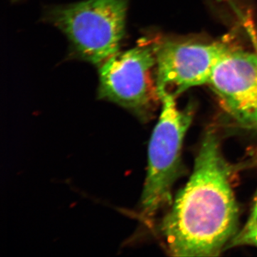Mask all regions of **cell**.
Instances as JSON below:
<instances>
[{
    "instance_id": "cell-1",
    "label": "cell",
    "mask_w": 257,
    "mask_h": 257,
    "mask_svg": "<svg viewBox=\"0 0 257 257\" xmlns=\"http://www.w3.org/2000/svg\"><path fill=\"white\" fill-rule=\"evenodd\" d=\"M230 177L217 138L209 132L203 139L190 178L161 224L171 255L217 256L234 237L238 207Z\"/></svg>"
},
{
    "instance_id": "cell-2",
    "label": "cell",
    "mask_w": 257,
    "mask_h": 257,
    "mask_svg": "<svg viewBox=\"0 0 257 257\" xmlns=\"http://www.w3.org/2000/svg\"><path fill=\"white\" fill-rule=\"evenodd\" d=\"M128 4V0H84L52 8L45 18L67 36L81 59L100 66L119 51Z\"/></svg>"
},
{
    "instance_id": "cell-3",
    "label": "cell",
    "mask_w": 257,
    "mask_h": 257,
    "mask_svg": "<svg viewBox=\"0 0 257 257\" xmlns=\"http://www.w3.org/2000/svg\"><path fill=\"white\" fill-rule=\"evenodd\" d=\"M175 96L160 94L162 110L149 145L148 169L140 207V218L147 225L170 205L172 187L180 172L184 137L192 122V113L179 109Z\"/></svg>"
},
{
    "instance_id": "cell-4",
    "label": "cell",
    "mask_w": 257,
    "mask_h": 257,
    "mask_svg": "<svg viewBox=\"0 0 257 257\" xmlns=\"http://www.w3.org/2000/svg\"><path fill=\"white\" fill-rule=\"evenodd\" d=\"M156 65V45L143 44L119 51L99 66L98 97L147 121L160 101L153 79Z\"/></svg>"
},
{
    "instance_id": "cell-5",
    "label": "cell",
    "mask_w": 257,
    "mask_h": 257,
    "mask_svg": "<svg viewBox=\"0 0 257 257\" xmlns=\"http://www.w3.org/2000/svg\"><path fill=\"white\" fill-rule=\"evenodd\" d=\"M228 47L223 44L165 42L156 45L159 96H177L189 88L209 84L216 64Z\"/></svg>"
},
{
    "instance_id": "cell-6",
    "label": "cell",
    "mask_w": 257,
    "mask_h": 257,
    "mask_svg": "<svg viewBox=\"0 0 257 257\" xmlns=\"http://www.w3.org/2000/svg\"><path fill=\"white\" fill-rule=\"evenodd\" d=\"M209 85L239 124L257 133V54L228 47Z\"/></svg>"
},
{
    "instance_id": "cell-7",
    "label": "cell",
    "mask_w": 257,
    "mask_h": 257,
    "mask_svg": "<svg viewBox=\"0 0 257 257\" xmlns=\"http://www.w3.org/2000/svg\"><path fill=\"white\" fill-rule=\"evenodd\" d=\"M230 246H242V245H249V246H257V231L249 233H236L234 237L231 239Z\"/></svg>"
},
{
    "instance_id": "cell-8",
    "label": "cell",
    "mask_w": 257,
    "mask_h": 257,
    "mask_svg": "<svg viewBox=\"0 0 257 257\" xmlns=\"http://www.w3.org/2000/svg\"><path fill=\"white\" fill-rule=\"evenodd\" d=\"M256 231H257V194L251 215L240 232L249 233L256 232Z\"/></svg>"
}]
</instances>
